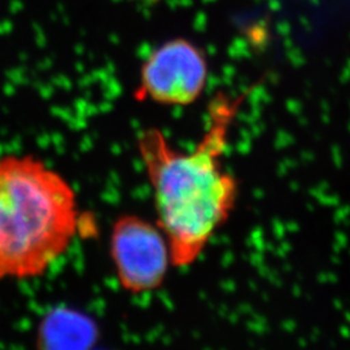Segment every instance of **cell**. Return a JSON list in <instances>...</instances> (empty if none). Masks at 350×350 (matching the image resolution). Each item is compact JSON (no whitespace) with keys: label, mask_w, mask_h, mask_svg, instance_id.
Segmentation results:
<instances>
[{"label":"cell","mask_w":350,"mask_h":350,"mask_svg":"<svg viewBox=\"0 0 350 350\" xmlns=\"http://www.w3.org/2000/svg\"><path fill=\"white\" fill-rule=\"evenodd\" d=\"M78 195L34 154H0V280L44 275L82 232Z\"/></svg>","instance_id":"2"},{"label":"cell","mask_w":350,"mask_h":350,"mask_svg":"<svg viewBox=\"0 0 350 350\" xmlns=\"http://www.w3.org/2000/svg\"><path fill=\"white\" fill-rule=\"evenodd\" d=\"M109 254L118 284L131 295L159 289L173 266L161 227L137 214H122L113 222Z\"/></svg>","instance_id":"3"},{"label":"cell","mask_w":350,"mask_h":350,"mask_svg":"<svg viewBox=\"0 0 350 350\" xmlns=\"http://www.w3.org/2000/svg\"><path fill=\"white\" fill-rule=\"evenodd\" d=\"M96 338L98 327L90 318L68 310L51 313L38 335L40 347H91Z\"/></svg>","instance_id":"5"},{"label":"cell","mask_w":350,"mask_h":350,"mask_svg":"<svg viewBox=\"0 0 350 350\" xmlns=\"http://www.w3.org/2000/svg\"><path fill=\"white\" fill-rule=\"evenodd\" d=\"M247 95L217 94L209 103L200 142L188 153L175 150L159 127L146 129L137 138L173 266L196 262L237 205L238 180L226 172L224 154Z\"/></svg>","instance_id":"1"},{"label":"cell","mask_w":350,"mask_h":350,"mask_svg":"<svg viewBox=\"0 0 350 350\" xmlns=\"http://www.w3.org/2000/svg\"><path fill=\"white\" fill-rule=\"evenodd\" d=\"M209 77L205 52L185 38L166 40L142 65L138 100L187 107L200 99Z\"/></svg>","instance_id":"4"}]
</instances>
